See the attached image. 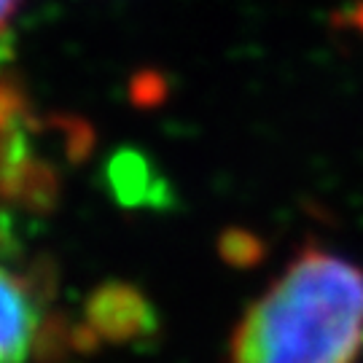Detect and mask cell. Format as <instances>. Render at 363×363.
<instances>
[{
	"label": "cell",
	"mask_w": 363,
	"mask_h": 363,
	"mask_svg": "<svg viewBox=\"0 0 363 363\" xmlns=\"http://www.w3.org/2000/svg\"><path fill=\"white\" fill-rule=\"evenodd\" d=\"M19 6H22V0H0V33H6V27L11 25Z\"/></svg>",
	"instance_id": "3"
},
{
	"label": "cell",
	"mask_w": 363,
	"mask_h": 363,
	"mask_svg": "<svg viewBox=\"0 0 363 363\" xmlns=\"http://www.w3.org/2000/svg\"><path fill=\"white\" fill-rule=\"evenodd\" d=\"M54 286L0 223V363H40L57 337Z\"/></svg>",
	"instance_id": "2"
},
{
	"label": "cell",
	"mask_w": 363,
	"mask_h": 363,
	"mask_svg": "<svg viewBox=\"0 0 363 363\" xmlns=\"http://www.w3.org/2000/svg\"><path fill=\"white\" fill-rule=\"evenodd\" d=\"M363 267L304 245L250 301L229 342V363H358Z\"/></svg>",
	"instance_id": "1"
}]
</instances>
